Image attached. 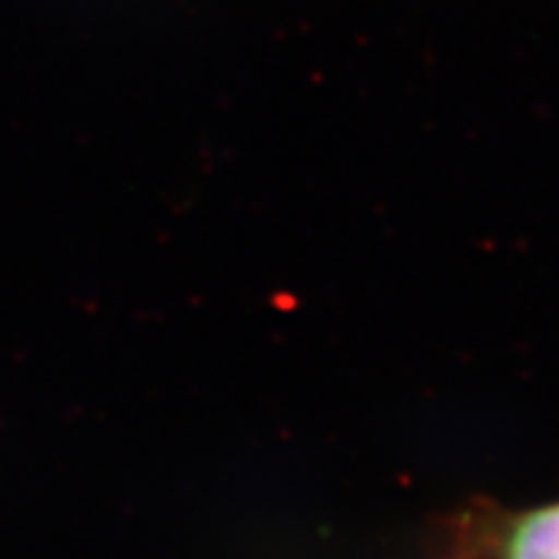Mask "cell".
<instances>
[{"mask_svg": "<svg viewBox=\"0 0 559 559\" xmlns=\"http://www.w3.org/2000/svg\"><path fill=\"white\" fill-rule=\"evenodd\" d=\"M498 559H559V500L502 513L495 528Z\"/></svg>", "mask_w": 559, "mask_h": 559, "instance_id": "obj_1", "label": "cell"}]
</instances>
